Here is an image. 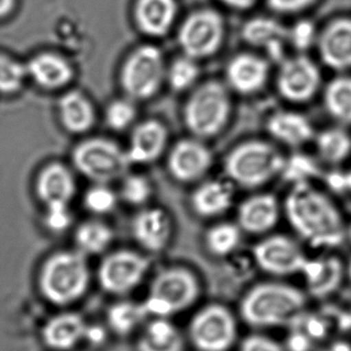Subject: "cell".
Wrapping results in <instances>:
<instances>
[{"label": "cell", "instance_id": "52a82bcc", "mask_svg": "<svg viewBox=\"0 0 351 351\" xmlns=\"http://www.w3.org/2000/svg\"><path fill=\"white\" fill-rule=\"evenodd\" d=\"M280 152L269 144L253 141L235 148L227 158L228 175L240 185L256 187L269 181L284 168Z\"/></svg>", "mask_w": 351, "mask_h": 351}, {"label": "cell", "instance_id": "b9f144b4", "mask_svg": "<svg viewBox=\"0 0 351 351\" xmlns=\"http://www.w3.org/2000/svg\"><path fill=\"white\" fill-rule=\"evenodd\" d=\"M317 38L315 25L307 20L299 21L288 30V43L299 51H306Z\"/></svg>", "mask_w": 351, "mask_h": 351}, {"label": "cell", "instance_id": "603a6c76", "mask_svg": "<svg viewBox=\"0 0 351 351\" xmlns=\"http://www.w3.org/2000/svg\"><path fill=\"white\" fill-rule=\"evenodd\" d=\"M60 121L66 131L80 135L90 131L96 121V112L88 97L80 90H69L58 104Z\"/></svg>", "mask_w": 351, "mask_h": 351}, {"label": "cell", "instance_id": "ac0fdd59", "mask_svg": "<svg viewBox=\"0 0 351 351\" xmlns=\"http://www.w3.org/2000/svg\"><path fill=\"white\" fill-rule=\"evenodd\" d=\"M307 291L317 299L327 298L339 289L346 278V266L337 257H326L307 261L302 272Z\"/></svg>", "mask_w": 351, "mask_h": 351}, {"label": "cell", "instance_id": "f6af8a7d", "mask_svg": "<svg viewBox=\"0 0 351 351\" xmlns=\"http://www.w3.org/2000/svg\"><path fill=\"white\" fill-rule=\"evenodd\" d=\"M84 337L92 342V343L99 344L104 340L105 333L101 328L92 327L89 329L86 328V332H84Z\"/></svg>", "mask_w": 351, "mask_h": 351}, {"label": "cell", "instance_id": "5bb4252c", "mask_svg": "<svg viewBox=\"0 0 351 351\" xmlns=\"http://www.w3.org/2000/svg\"><path fill=\"white\" fill-rule=\"evenodd\" d=\"M321 59L338 71L351 69V16L330 22L317 38Z\"/></svg>", "mask_w": 351, "mask_h": 351}, {"label": "cell", "instance_id": "e0dca14e", "mask_svg": "<svg viewBox=\"0 0 351 351\" xmlns=\"http://www.w3.org/2000/svg\"><path fill=\"white\" fill-rule=\"evenodd\" d=\"M212 164L207 148L199 142L185 140L175 145L169 156V170L181 181H193L201 177Z\"/></svg>", "mask_w": 351, "mask_h": 351}, {"label": "cell", "instance_id": "74e56055", "mask_svg": "<svg viewBox=\"0 0 351 351\" xmlns=\"http://www.w3.org/2000/svg\"><path fill=\"white\" fill-rule=\"evenodd\" d=\"M198 74L199 69L195 59L185 56L171 64L168 70L169 84L174 90H185L195 82Z\"/></svg>", "mask_w": 351, "mask_h": 351}, {"label": "cell", "instance_id": "9a60e30c", "mask_svg": "<svg viewBox=\"0 0 351 351\" xmlns=\"http://www.w3.org/2000/svg\"><path fill=\"white\" fill-rule=\"evenodd\" d=\"M35 190L45 206L69 204L76 195V182L69 168L60 162H52L39 172Z\"/></svg>", "mask_w": 351, "mask_h": 351}, {"label": "cell", "instance_id": "7402d4cb", "mask_svg": "<svg viewBox=\"0 0 351 351\" xmlns=\"http://www.w3.org/2000/svg\"><path fill=\"white\" fill-rule=\"evenodd\" d=\"M241 34L245 43L264 47L274 59L282 58L284 41H288V30L278 21L267 16H257L247 21Z\"/></svg>", "mask_w": 351, "mask_h": 351}, {"label": "cell", "instance_id": "f546056e", "mask_svg": "<svg viewBox=\"0 0 351 351\" xmlns=\"http://www.w3.org/2000/svg\"><path fill=\"white\" fill-rule=\"evenodd\" d=\"M232 200V191L227 184L210 181L196 190L193 204L202 216H216L225 212Z\"/></svg>", "mask_w": 351, "mask_h": 351}, {"label": "cell", "instance_id": "484cf974", "mask_svg": "<svg viewBox=\"0 0 351 351\" xmlns=\"http://www.w3.org/2000/svg\"><path fill=\"white\" fill-rule=\"evenodd\" d=\"M278 214V204L273 196H253L240 206L239 223L249 232H265L276 224Z\"/></svg>", "mask_w": 351, "mask_h": 351}, {"label": "cell", "instance_id": "9c48e42d", "mask_svg": "<svg viewBox=\"0 0 351 351\" xmlns=\"http://www.w3.org/2000/svg\"><path fill=\"white\" fill-rule=\"evenodd\" d=\"M230 112L226 88L218 82H207L195 90L185 110L188 128L199 137H210L220 131Z\"/></svg>", "mask_w": 351, "mask_h": 351}, {"label": "cell", "instance_id": "e575fe53", "mask_svg": "<svg viewBox=\"0 0 351 351\" xmlns=\"http://www.w3.org/2000/svg\"><path fill=\"white\" fill-rule=\"evenodd\" d=\"M117 196L109 184L95 183L84 196V208L94 215H106L115 210Z\"/></svg>", "mask_w": 351, "mask_h": 351}, {"label": "cell", "instance_id": "d6986e66", "mask_svg": "<svg viewBox=\"0 0 351 351\" xmlns=\"http://www.w3.org/2000/svg\"><path fill=\"white\" fill-rule=\"evenodd\" d=\"M167 132L157 121L140 123L132 133L127 154L132 164H146L157 160L164 150Z\"/></svg>", "mask_w": 351, "mask_h": 351}, {"label": "cell", "instance_id": "8992f818", "mask_svg": "<svg viewBox=\"0 0 351 351\" xmlns=\"http://www.w3.org/2000/svg\"><path fill=\"white\" fill-rule=\"evenodd\" d=\"M187 339L197 351H230L238 340L236 317L225 305H205L192 317Z\"/></svg>", "mask_w": 351, "mask_h": 351}, {"label": "cell", "instance_id": "ee69618b", "mask_svg": "<svg viewBox=\"0 0 351 351\" xmlns=\"http://www.w3.org/2000/svg\"><path fill=\"white\" fill-rule=\"evenodd\" d=\"M268 5L274 12L282 14H294L306 10L315 0H267Z\"/></svg>", "mask_w": 351, "mask_h": 351}, {"label": "cell", "instance_id": "4dcf8cb0", "mask_svg": "<svg viewBox=\"0 0 351 351\" xmlns=\"http://www.w3.org/2000/svg\"><path fill=\"white\" fill-rule=\"evenodd\" d=\"M325 103L330 114L338 123L351 125V76H339L330 82Z\"/></svg>", "mask_w": 351, "mask_h": 351}, {"label": "cell", "instance_id": "f35d334b", "mask_svg": "<svg viewBox=\"0 0 351 351\" xmlns=\"http://www.w3.org/2000/svg\"><path fill=\"white\" fill-rule=\"evenodd\" d=\"M152 187L146 178L139 175H126L121 187V196L127 204L140 206L148 202Z\"/></svg>", "mask_w": 351, "mask_h": 351}, {"label": "cell", "instance_id": "ba28073f", "mask_svg": "<svg viewBox=\"0 0 351 351\" xmlns=\"http://www.w3.org/2000/svg\"><path fill=\"white\" fill-rule=\"evenodd\" d=\"M162 53L154 45H142L134 49L124 63L121 84L132 101L146 100L156 94L164 78Z\"/></svg>", "mask_w": 351, "mask_h": 351}, {"label": "cell", "instance_id": "6da1fadb", "mask_svg": "<svg viewBox=\"0 0 351 351\" xmlns=\"http://www.w3.org/2000/svg\"><path fill=\"white\" fill-rule=\"evenodd\" d=\"M286 210L297 232L315 247H337L348 235L335 204L307 184L295 185L286 198Z\"/></svg>", "mask_w": 351, "mask_h": 351}, {"label": "cell", "instance_id": "277c9868", "mask_svg": "<svg viewBox=\"0 0 351 351\" xmlns=\"http://www.w3.org/2000/svg\"><path fill=\"white\" fill-rule=\"evenodd\" d=\"M199 296V282L193 272L171 267L159 272L152 280L144 304L150 317L170 319L193 306Z\"/></svg>", "mask_w": 351, "mask_h": 351}, {"label": "cell", "instance_id": "816d5d0a", "mask_svg": "<svg viewBox=\"0 0 351 351\" xmlns=\"http://www.w3.org/2000/svg\"><path fill=\"white\" fill-rule=\"evenodd\" d=\"M348 237H350V239L351 241V223H350V226H348Z\"/></svg>", "mask_w": 351, "mask_h": 351}, {"label": "cell", "instance_id": "c3c4849f", "mask_svg": "<svg viewBox=\"0 0 351 351\" xmlns=\"http://www.w3.org/2000/svg\"><path fill=\"white\" fill-rule=\"evenodd\" d=\"M16 0H0V18L8 16L14 10Z\"/></svg>", "mask_w": 351, "mask_h": 351}, {"label": "cell", "instance_id": "ffe728a7", "mask_svg": "<svg viewBox=\"0 0 351 351\" xmlns=\"http://www.w3.org/2000/svg\"><path fill=\"white\" fill-rule=\"evenodd\" d=\"M175 0H137L134 10L138 28L148 36L167 34L177 16Z\"/></svg>", "mask_w": 351, "mask_h": 351}, {"label": "cell", "instance_id": "5b68a950", "mask_svg": "<svg viewBox=\"0 0 351 351\" xmlns=\"http://www.w3.org/2000/svg\"><path fill=\"white\" fill-rule=\"evenodd\" d=\"M76 170L94 183L109 184L123 179L132 164L127 152L105 138H91L72 152Z\"/></svg>", "mask_w": 351, "mask_h": 351}, {"label": "cell", "instance_id": "836d02e7", "mask_svg": "<svg viewBox=\"0 0 351 351\" xmlns=\"http://www.w3.org/2000/svg\"><path fill=\"white\" fill-rule=\"evenodd\" d=\"M28 76L26 65L8 56L0 53V93L12 95L18 93L24 86Z\"/></svg>", "mask_w": 351, "mask_h": 351}, {"label": "cell", "instance_id": "3957f363", "mask_svg": "<svg viewBox=\"0 0 351 351\" xmlns=\"http://www.w3.org/2000/svg\"><path fill=\"white\" fill-rule=\"evenodd\" d=\"M41 288L55 304H68L80 298L88 288L90 271L86 256L80 251H62L43 264Z\"/></svg>", "mask_w": 351, "mask_h": 351}, {"label": "cell", "instance_id": "44dd1931", "mask_svg": "<svg viewBox=\"0 0 351 351\" xmlns=\"http://www.w3.org/2000/svg\"><path fill=\"white\" fill-rule=\"evenodd\" d=\"M132 232L144 249L158 252L166 245L170 237V221L162 210L148 208L134 219Z\"/></svg>", "mask_w": 351, "mask_h": 351}, {"label": "cell", "instance_id": "f1b7e54d", "mask_svg": "<svg viewBox=\"0 0 351 351\" xmlns=\"http://www.w3.org/2000/svg\"><path fill=\"white\" fill-rule=\"evenodd\" d=\"M113 229L102 221L89 220L82 223L74 232L78 251L87 255L103 253L113 243Z\"/></svg>", "mask_w": 351, "mask_h": 351}, {"label": "cell", "instance_id": "ab89813d", "mask_svg": "<svg viewBox=\"0 0 351 351\" xmlns=\"http://www.w3.org/2000/svg\"><path fill=\"white\" fill-rule=\"evenodd\" d=\"M282 171L286 179L294 181L296 184L304 183L309 177L317 174V165L304 156H293L288 164L284 162Z\"/></svg>", "mask_w": 351, "mask_h": 351}, {"label": "cell", "instance_id": "8fae6325", "mask_svg": "<svg viewBox=\"0 0 351 351\" xmlns=\"http://www.w3.org/2000/svg\"><path fill=\"white\" fill-rule=\"evenodd\" d=\"M150 268V261L144 256L121 250L113 252L101 262L99 280L107 292L126 294L141 282Z\"/></svg>", "mask_w": 351, "mask_h": 351}, {"label": "cell", "instance_id": "60d3db41", "mask_svg": "<svg viewBox=\"0 0 351 351\" xmlns=\"http://www.w3.org/2000/svg\"><path fill=\"white\" fill-rule=\"evenodd\" d=\"M69 204H51L45 206V225L52 232H64L72 223Z\"/></svg>", "mask_w": 351, "mask_h": 351}, {"label": "cell", "instance_id": "681fc988", "mask_svg": "<svg viewBox=\"0 0 351 351\" xmlns=\"http://www.w3.org/2000/svg\"><path fill=\"white\" fill-rule=\"evenodd\" d=\"M346 190H350L351 192V170L350 172L346 173Z\"/></svg>", "mask_w": 351, "mask_h": 351}, {"label": "cell", "instance_id": "d6a6232c", "mask_svg": "<svg viewBox=\"0 0 351 351\" xmlns=\"http://www.w3.org/2000/svg\"><path fill=\"white\" fill-rule=\"evenodd\" d=\"M150 317L144 303L123 302L109 311V325L121 335L130 333Z\"/></svg>", "mask_w": 351, "mask_h": 351}, {"label": "cell", "instance_id": "4316f807", "mask_svg": "<svg viewBox=\"0 0 351 351\" xmlns=\"http://www.w3.org/2000/svg\"><path fill=\"white\" fill-rule=\"evenodd\" d=\"M86 328L82 317L65 313L47 323L43 337L45 343L54 350H69L84 337Z\"/></svg>", "mask_w": 351, "mask_h": 351}, {"label": "cell", "instance_id": "1f68e13d", "mask_svg": "<svg viewBox=\"0 0 351 351\" xmlns=\"http://www.w3.org/2000/svg\"><path fill=\"white\" fill-rule=\"evenodd\" d=\"M317 149L324 160L340 164L351 154V137L340 128L323 132L317 138Z\"/></svg>", "mask_w": 351, "mask_h": 351}, {"label": "cell", "instance_id": "2e32d148", "mask_svg": "<svg viewBox=\"0 0 351 351\" xmlns=\"http://www.w3.org/2000/svg\"><path fill=\"white\" fill-rule=\"evenodd\" d=\"M28 76L47 90H61L71 82L74 71L69 62L54 53H41L26 65Z\"/></svg>", "mask_w": 351, "mask_h": 351}, {"label": "cell", "instance_id": "cb8c5ba5", "mask_svg": "<svg viewBox=\"0 0 351 351\" xmlns=\"http://www.w3.org/2000/svg\"><path fill=\"white\" fill-rule=\"evenodd\" d=\"M268 75V65L257 56L242 53L233 58L227 69L229 84L240 93L259 90Z\"/></svg>", "mask_w": 351, "mask_h": 351}, {"label": "cell", "instance_id": "d590c367", "mask_svg": "<svg viewBox=\"0 0 351 351\" xmlns=\"http://www.w3.org/2000/svg\"><path fill=\"white\" fill-rule=\"evenodd\" d=\"M135 105L131 99H119L109 105L105 112V121L113 131L121 132L128 129L136 119Z\"/></svg>", "mask_w": 351, "mask_h": 351}, {"label": "cell", "instance_id": "bcb514c9", "mask_svg": "<svg viewBox=\"0 0 351 351\" xmlns=\"http://www.w3.org/2000/svg\"><path fill=\"white\" fill-rule=\"evenodd\" d=\"M321 351H351V343L348 340L338 339L330 342Z\"/></svg>", "mask_w": 351, "mask_h": 351}, {"label": "cell", "instance_id": "7a4b0ae2", "mask_svg": "<svg viewBox=\"0 0 351 351\" xmlns=\"http://www.w3.org/2000/svg\"><path fill=\"white\" fill-rule=\"evenodd\" d=\"M307 297L296 287L280 282H261L249 289L239 303L242 321L257 330L292 325L304 313Z\"/></svg>", "mask_w": 351, "mask_h": 351}, {"label": "cell", "instance_id": "83f0119b", "mask_svg": "<svg viewBox=\"0 0 351 351\" xmlns=\"http://www.w3.org/2000/svg\"><path fill=\"white\" fill-rule=\"evenodd\" d=\"M270 133L276 139L290 145H300L313 137V128L302 115L294 112H280L268 123Z\"/></svg>", "mask_w": 351, "mask_h": 351}, {"label": "cell", "instance_id": "7dc6e473", "mask_svg": "<svg viewBox=\"0 0 351 351\" xmlns=\"http://www.w3.org/2000/svg\"><path fill=\"white\" fill-rule=\"evenodd\" d=\"M220 1L234 10H247L251 8L257 0H220Z\"/></svg>", "mask_w": 351, "mask_h": 351}, {"label": "cell", "instance_id": "d4e9b609", "mask_svg": "<svg viewBox=\"0 0 351 351\" xmlns=\"http://www.w3.org/2000/svg\"><path fill=\"white\" fill-rule=\"evenodd\" d=\"M185 336L166 317L148 322L137 344L138 351H185Z\"/></svg>", "mask_w": 351, "mask_h": 351}, {"label": "cell", "instance_id": "30bf717a", "mask_svg": "<svg viewBox=\"0 0 351 351\" xmlns=\"http://www.w3.org/2000/svg\"><path fill=\"white\" fill-rule=\"evenodd\" d=\"M225 24L216 10H196L183 21L179 43L188 57L203 59L216 53L224 40Z\"/></svg>", "mask_w": 351, "mask_h": 351}, {"label": "cell", "instance_id": "4fadbf2b", "mask_svg": "<svg viewBox=\"0 0 351 351\" xmlns=\"http://www.w3.org/2000/svg\"><path fill=\"white\" fill-rule=\"evenodd\" d=\"M321 82L317 65L304 56L292 58L282 63L278 74L280 94L295 102L307 101L315 94Z\"/></svg>", "mask_w": 351, "mask_h": 351}, {"label": "cell", "instance_id": "7c38bea8", "mask_svg": "<svg viewBox=\"0 0 351 351\" xmlns=\"http://www.w3.org/2000/svg\"><path fill=\"white\" fill-rule=\"evenodd\" d=\"M255 259L262 270L275 276L303 272L308 261L297 243L284 237H269L258 243Z\"/></svg>", "mask_w": 351, "mask_h": 351}, {"label": "cell", "instance_id": "f907efd6", "mask_svg": "<svg viewBox=\"0 0 351 351\" xmlns=\"http://www.w3.org/2000/svg\"><path fill=\"white\" fill-rule=\"evenodd\" d=\"M346 278H348V280L351 282V259L350 262H348V265L346 266Z\"/></svg>", "mask_w": 351, "mask_h": 351}, {"label": "cell", "instance_id": "7bdbcfd3", "mask_svg": "<svg viewBox=\"0 0 351 351\" xmlns=\"http://www.w3.org/2000/svg\"><path fill=\"white\" fill-rule=\"evenodd\" d=\"M238 351H286L274 338L262 333L245 336L238 346Z\"/></svg>", "mask_w": 351, "mask_h": 351}, {"label": "cell", "instance_id": "8d00e7d4", "mask_svg": "<svg viewBox=\"0 0 351 351\" xmlns=\"http://www.w3.org/2000/svg\"><path fill=\"white\" fill-rule=\"evenodd\" d=\"M206 241L214 255L226 256L238 245L239 230L234 225H218L208 232Z\"/></svg>", "mask_w": 351, "mask_h": 351}]
</instances>
